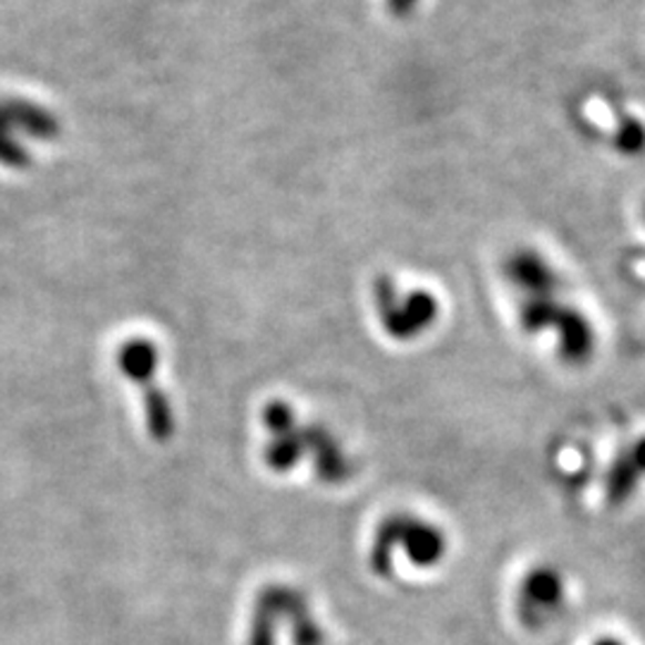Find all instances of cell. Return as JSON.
I'll return each instance as SVG.
<instances>
[{
    "instance_id": "9",
    "label": "cell",
    "mask_w": 645,
    "mask_h": 645,
    "mask_svg": "<svg viewBox=\"0 0 645 645\" xmlns=\"http://www.w3.org/2000/svg\"><path fill=\"white\" fill-rule=\"evenodd\" d=\"M156 364H158L156 345H151L146 340H130L120 351L122 371H125L127 378L144 382V386H149L153 373H156Z\"/></svg>"
},
{
    "instance_id": "2",
    "label": "cell",
    "mask_w": 645,
    "mask_h": 645,
    "mask_svg": "<svg viewBox=\"0 0 645 645\" xmlns=\"http://www.w3.org/2000/svg\"><path fill=\"white\" fill-rule=\"evenodd\" d=\"M397 552H402L405 560L421 572L436 570L450 552L448 531L413 512H390L373 529L368 570L380 581H390L395 576Z\"/></svg>"
},
{
    "instance_id": "7",
    "label": "cell",
    "mask_w": 645,
    "mask_h": 645,
    "mask_svg": "<svg viewBox=\"0 0 645 645\" xmlns=\"http://www.w3.org/2000/svg\"><path fill=\"white\" fill-rule=\"evenodd\" d=\"M301 597L304 593L291 586H283V583H275V586L260 591L254 607L247 645H278L280 626H289L291 612H295Z\"/></svg>"
},
{
    "instance_id": "3",
    "label": "cell",
    "mask_w": 645,
    "mask_h": 645,
    "mask_svg": "<svg viewBox=\"0 0 645 645\" xmlns=\"http://www.w3.org/2000/svg\"><path fill=\"white\" fill-rule=\"evenodd\" d=\"M564 574L552 564H533L521 576L516 595H514V614L516 622L526 632H543L555 622L570 601Z\"/></svg>"
},
{
    "instance_id": "8",
    "label": "cell",
    "mask_w": 645,
    "mask_h": 645,
    "mask_svg": "<svg viewBox=\"0 0 645 645\" xmlns=\"http://www.w3.org/2000/svg\"><path fill=\"white\" fill-rule=\"evenodd\" d=\"M306 448L316 479L322 485H345L355 475V462L345 444L322 423H306Z\"/></svg>"
},
{
    "instance_id": "5",
    "label": "cell",
    "mask_w": 645,
    "mask_h": 645,
    "mask_svg": "<svg viewBox=\"0 0 645 645\" xmlns=\"http://www.w3.org/2000/svg\"><path fill=\"white\" fill-rule=\"evenodd\" d=\"M266 433L270 436L264 450V464L273 473H289L295 471L304 459H309V448H306V423L299 421L295 407L285 399H270L260 411Z\"/></svg>"
},
{
    "instance_id": "11",
    "label": "cell",
    "mask_w": 645,
    "mask_h": 645,
    "mask_svg": "<svg viewBox=\"0 0 645 645\" xmlns=\"http://www.w3.org/2000/svg\"><path fill=\"white\" fill-rule=\"evenodd\" d=\"M593 645H626V643L620 638H614V636H601V638H595Z\"/></svg>"
},
{
    "instance_id": "4",
    "label": "cell",
    "mask_w": 645,
    "mask_h": 645,
    "mask_svg": "<svg viewBox=\"0 0 645 645\" xmlns=\"http://www.w3.org/2000/svg\"><path fill=\"white\" fill-rule=\"evenodd\" d=\"M376 314L382 330L397 342H411L433 328L438 320V301L423 289H411L402 299L390 283L376 287Z\"/></svg>"
},
{
    "instance_id": "6",
    "label": "cell",
    "mask_w": 645,
    "mask_h": 645,
    "mask_svg": "<svg viewBox=\"0 0 645 645\" xmlns=\"http://www.w3.org/2000/svg\"><path fill=\"white\" fill-rule=\"evenodd\" d=\"M27 136H51L55 132V125L51 115H45L41 108L29 103H8L0 105V161L8 165H24L29 158L27 151L22 149L20 140H12V134L18 132Z\"/></svg>"
},
{
    "instance_id": "1",
    "label": "cell",
    "mask_w": 645,
    "mask_h": 645,
    "mask_svg": "<svg viewBox=\"0 0 645 645\" xmlns=\"http://www.w3.org/2000/svg\"><path fill=\"white\" fill-rule=\"evenodd\" d=\"M504 275L519 291V322L524 332H552L564 364L586 366L595 355L597 332L583 309L562 299L560 275L535 254L514 256Z\"/></svg>"
},
{
    "instance_id": "10",
    "label": "cell",
    "mask_w": 645,
    "mask_h": 645,
    "mask_svg": "<svg viewBox=\"0 0 645 645\" xmlns=\"http://www.w3.org/2000/svg\"><path fill=\"white\" fill-rule=\"evenodd\" d=\"M624 450L628 452V457H632V462L636 464V469L643 473V479H645V436L636 438L634 442H628Z\"/></svg>"
}]
</instances>
